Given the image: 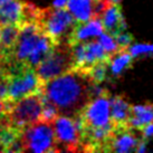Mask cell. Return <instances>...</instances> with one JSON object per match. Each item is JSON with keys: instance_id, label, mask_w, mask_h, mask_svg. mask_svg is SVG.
Instances as JSON below:
<instances>
[{"instance_id": "cell-23", "label": "cell", "mask_w": 153, "mask_h": 153, "mask_svg": "<svg viewBox=\"0 0 153 153\" xmlns=\"http://www.w3.org/2000/svg\"><path fill=\"white\" fill-rule=\"evenodd\" d=\"M4 124H7V119H6L4 114H0V130Z\"/></svg>"}, {"instance_id": "cell-20", "label": "cell", "mask_w": 153, "mask_h": 153, "mask_svg": "<svg viewBox=\"0 0 153 153\" xmlns=\"http://www.w3.org/2000/svg\"><path fill=\"white\" fill-rule=\"evenodd\" d=\"M115 39V42L117 44L120 51H124V49H128V47L131 46L132 42H133V36L131 34H128L126 31H122L120 34L113 36Z\"/></svg>"}, {"instance_id": "cell-19", "label": "cell", "mask_w": 153, "mask_h": 153, "mask_svg": "<svg viewBox=\"0 0 153 153\" xmlns=\"http://www.w3.org/2000/svg\"><path fill=\"white\" fill-rule=\"evenodd\" d=\"M128 51L132 55V57L153 54V44H135L133 46L128 47Z\"/></svg>"}, {"instance_id": "cell-14", "label": "cell", "mask_w": 153, "mask_h": 153, "mask_svg": "<svg viewBox=\"0 0 153 153\" xmlns=\"http://www.w3.org/2000/svg\"><path fill=\"white\" fill-rule=\"evenodd\" d=\"M65 8L77 22H85L94 16L93 0H68Z\"/></svg>"}, {"instance_id": "cell-8", "label": "cell", "mask_w": 153, "mask_h": 153, "mask_svg": "<svg viewBox=\"0 0 153 153\" xmlns=\"http://www.w3.org/2000/svg\"><path fill=\"white\" fill-rule=\"evenodd\" d=\"M43 30L37 22H29L19 28L17 42L13 47V55L8 59L16 60L18 63L25 64L26 59L35 49L39 38L43 35Z\"/></svg>"}, {"instance_id": "cell-24", "label": "cell", "mask_w": 153, "mask_h": 153, "mask_svg": "<svg viewBox=\"0 0 153 153\" xmlns=\"http://www.w3.org/2000/svg\"><path fill=\"white\" fill-rule=\"evenodd\" d=\"M0 114H4V104L1 100H0Z\"/></svg>"}, {"instance_id": "cell-9", "label": "cell", "mask_w": 153, "mask_h": 153, "mask_svg": "<svg viewBox=\"0 0 153 153\" xmlns=\"http://www.w3.org/2000/svg\"><path fill=\"white\" fill-rule=\"evenodd\" d=\"M141 140L142 135L139 130L128 126H113L105 152H135L136 146Z\"/></svg>"}, {"instance_id": "cell-16", "label": "cell", "mask_w": 153, "mask_h": 153, "mask_svg": "<svg viewBox=\"0 0 153 153\" xmlns=\"http://www.w3.org/2000/svg\"><path fill=\"white\" fill-rule=\"evenodd\" d=\"M107 71H108V62L103 60V62H98L95 65H93L85 73H87V75L92 78V81L95 84H101L106 79Z\"/></svg>"}, {"instance_id": "cell-4", "label": "cell", "mask_w": 153, "mask_h": 153, "mask_svg": "<svg viewBox=\"0 0 153 153\" xmlns=\"http://www.w3.org/2000/svg\"><path fill=\"white\" fill-rule=\"evenodd\" d=\"M74 68L69 44H58L51 48L47 56L39 63L35 72L43 84L60 76Z\"/></svg>"}, {"instance_id": "cell-1", "label": "cell", "mask_w": 153, "mask_h": 153, "mask_svg": "<svg viewBox=\"0 0 153 153\" xmlns=\"http://www.w3.org/2000/svg\"><path fill=\"white\" fill-rule=\"evenodd\" d=\"M94 85L87 73L72 69L46 82L42 95L55 105L60 115L73 117L94 98Z\"/></svg>"}, {"instance_id": "cell-5", "label": "cell", "mask_w": 153, "mask_h": 153, "mask_svg": "<svg viewBox=\"0 0 153 153\" xmlns=\"http://www.w3.org/2000/svg\"><path fill=\"white\" fill-rule=\"evenodd\" d=\"M43 108L42 92L30 94L13 103L8 112L4 113L7 123L13 128L22 130L27 125L39 122Z\"/></svg>"}, {"instance_id": "cell-11", "label": "cell", "mask_w": 153, "mask_h": 153, "mask_svg": "<svg viewBox=\"0 0 153 153\" xmlns=\"http://www.w3.org/2000/svg\"><path fill=\"white\" fill-rule=\"evenodd\" d=\"M131 105L123 95L110 97V120L113 126H128ZM130 128V126H128Z\"/></svg>"}, {"instance_id": "cell-21", "label": "cell", "mask_w": 153, "mask_h": 153, "mask_svg": "<svg viewBox=\"0 0 153 153\" xmlns=\"http://www.w3.org/2000/svg\"><path fill=\"white\" fill-rule=\"evenodd\" d=\"M141 132V135H142V139H144V140H148L150 137H152L153 136V122L151 123L146 124L145 126L140 130Z\"/></svg>"}, {"instance_id": "cell-3", "label": "cell", "mask_w": 153, "mask_h": 153, "mask_svg": "<svg viewBox=\"0 0 153 153\" xmlns=\"http://www.w3.org/2000/svg\"><path fill=\"white\" fill-rule=\"evenodd\" d=\"M22 152H60L51 123L36 122L20 130Z\"/></svg>"}, {"instance_id": "cell-25", "label": "cell", "mask_w": 153, "mask_h": 153, "mask_svg": "<svg viewBox=\"0 0 153 153\" xmlns=\"http://www.w3.org/2000/svg\"><path fill=\"white\" fill-rule=\"evenodd\" d=\"M110 1V4H120L122 0H108Z\"/></svg>"}, {"instance_id": "cell-17", "label": "cell", "mask_w": 153, "mask_h": 153, "mask_svg": "<svg viewBox=\"0 0 153 153\" xmlns=\"http://www.w3.org/2000/svg\"><path fill=\"white\" fill-rule=\"evenodd\" d=\"M97 42L102 45V47L104 48V51H106V54L108 55L110 58L120 51L119 47H117V44L115 42L114 37H113L112 35L107 34V33H104V31H103L102 34L98 36Z\"/></svg>"}, {"instance_id": "cell-26", "label": "cell", "mask_w": 153, "mask_h": 153, "mask_svg": "<svg viewBox=\"0 0 153 153\" xmlns=\"http://www.w3.org/2000/svg\"><path fill=\"white\" fill-rule=\"evenodd\" d=\"M6 1H8V0H0V4H4Z\"/></svg>"}, {"instance_id": "cell-18", "label": "cell", "mask_w": 153, "mask_h": 153, "mask_svg": "<svg viewBox=\"0 0 153 153\" xmlns=\"http://www.w3.org/2000/svg\"><path fill=\"white\" fill-rule=\"evenodd\" d=\"M58 115H59V113H58V110L56 108L55 105L49 101H47L43 96V108H42V114H40L39 121L46 122V123H51Z\"/></svg>"}, {"instance_id": "cell-7", "label": "cell", "mask_w": 153, "mask_h": 153, "mask_svg": "<svg viewBox=\"0 0 153 153\" xmlns=\"http://www.w3.org/2000/svg\"><path fill=\"white\" fill-rule=\"evenodd\" d=\"M51 126L59 151H81V135L72 116L59 114L51 122Z\"/></svg>"}, {"instance_id": "cell-2", "label": "cell", "mask_w": 153, "mask_h": 153, "mask_svg": "<svg viewBox=\"0 0 153 153\" xmlns=\"http://www.w3.org/2000/svg\"><path fill=\"white\" fill-rule=\"evenodd\" d=\"M37 24L54 45L71 44L77 22L66 8H45L39 10Z\"/></svg>"}, {"instance_id": "cell-10", "label": "cell", "mask_w": 153, "mask_h": 153, "mask_svg": "<svg viewBox=\"0 0 153 153\" xmlns=\"http://www.w3.org/2000/svg\"><path fill=\"white\" fill-rule=\"evenodd\" d=\"M103 29L107 34L115 36L126 29V22L124 20L122 8L120 4H111L101 15Z\"/></svg>"}, {"instance_id": "cell-12", "label": "cell", "mask_w": 153, "mask_h": 153, "mask_svg": "<svg viewBox=\"0 0 153 153\" xmlns=\"http://www.w3.org/2000/svg\"><path fill=\"white\" fill-rule=\"evenodd\" d=\"M103 31H104V29H103V24L101 18L98 16H93L89 20L85 22H77L75 30L73 33L71 44L75 43V42L85 40L88 38L98 37Z\"/></svg>"}, {"instance_id": "cell-15", "label": "cell", "mask_w": 153, "mask_h": 153, "mask_svg": "<svg viewBox=\"0 0 153 153\" xmlns=\"http://www.w3.org/2000/svg\"><path fill=\"white\" fill-rule=\"evenodd\" d=\"M132 62H133V57L128 53V49L119 51L108 60V68H110L111 74L114 75V76L122 74L123 71L131 67Z\"/></svg>"}, {"instance_id": "cell-6", "label": "cell", "mask_w": 153, "mask_h": 153, "mask_svg": "<svg viewBox=\"0 0 153 153\" xmlns=\"http://www.w3.org/2000/svg\"><path fill=\"white\" fill-rule=\"evenodd\" d=\"M110 93L92 98L73 119L81 133L85 128H103L111 124L110 120Z\"/></svg>"}, {"instance_id": "cell-22", "label": "cell", "mask_w": 153, "mask_h": 153, "mask_svg": "<svg viewBox=\"0 0 153 153\" xmlns=\"http://www.w3.org/2000/svg\"><path fill=\"white\" fill-rule=\"evenodd\" d=\"M67 1L68 0H54L53 7H55V8H65Z\"/></svg>"}, {"instance_id": "cell-13", "label": "cell", "mask_w": 153, "mask_h": 153, "mask_svg": "<svg viewBox=\"0 0 153 153\" xmlns=\"http://www.w3.org/2000/svg\"><path fill=\"white\" fill-rule=\"evenodd\" d=\"M19 27L15 25L0 26V56L8 59L11 57L15 44L17 42Z\"/></svg>"}]
</instances>
